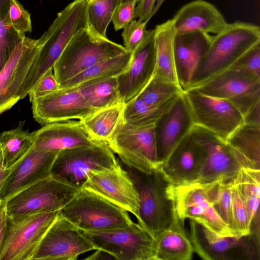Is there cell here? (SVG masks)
<instances>
[{"label": "cell", "mask_w": 260, "mask_h": 260, "mask_svg": "<svg viewBox=\"0 0 260 260\" xmlns=\"http://www.w3.org/2000/svg\"><path fill=\"white\" fill-rule=\"evenodd\" d=\"M10 0H0V72L25 34L17 31L9 17Z\"/></svg>", "instance_id": "d590c367"}, {"label": "cell", "mask_w": 260, "mask_h": 260, "mask_svg": "<svg viewBox=\"0 0 260 260\" xmlns=\"http://www.w3.org/2000/svg\"><path fill=\"white\" fill-rule=\"evenodd\" d=\"M30 102L34 118L44 125L73 119L80 120L96 111L76 88L58 89Z\"/></svg>", "instance_id": "ac0fdd59"}, {"label": "cell", "mask_w": 260, "mask_h": 260, "mask_svg": "<svg viewBox=\"0 0 260 260\" xmlns=\"http://www.w3.org/2000/svg\"><path fill=\"white\" fill-rule=\"evenodd\" d=\"M155 69L153 29L132 52L127 68L117 76L120 102L126 104L137 97L154 76Z\"/></svg>", "instance_id": "44dd1931"}, {"label": "cell", "mask_w": 260, "mask_h": 260, "mask_svg": "<svg viewBox=\"0 0 260 260\" xmlns=\"http://www.w3.org/2000/svg\"><path fill=\"white\" fill-rule=\"evenodd\" d=\"M132 180L139 198L138 223L155 240L177 215L173 186L159 168L144 173L120 162Z\"/></svg>", "instance_id": "7a4b0ae2"}, {"label": "cell", "mask_w": 260, "mask_h": 260, "mask_svg": "<svg viewBox=\"0 0 260 260\" xmlns=\"http://www.w3.org/2000/svg\"><path fill=\"white\" fill-rule=\"evenodd\" d=\"M244 123L260 127V102L252 107L244 116Z\"/></svg>", "instance_id": "7dc6e473"}, {"label": "cell", "mask_w": 260, "mask_h": 260, "mask_svg": "<svg viewBox=\"0 0 260 260\" xmlns=\"http://www.w3.org/2000/svg\"><path fill=\"white\" fill-rule=\"evenodd\" d=\"M194 125L226 141L244 121L240 111L229 102L204 94L193 88L184 92Z\"/></svg>", "instance_id": "8fae6325"}, {"label": "cell", "mask_w": 260, "mask_h": 260, "mask_svg": "<svg viewBox=\"0 0 260 260\" xmlns=\"http://www.w3.org/2000/svg\"><path fill=\"white\" fill-rule=\"evenodd\" d=\"M212 38L209 34L199 31L175 33L173 41L175 69L178 84L183 92L190 88L193 76L208 50Z\"/></svg>", "instance_id": "603a6c76"}, {"label": "cell", "mask_w": 260, "mask_h": 260, "mask_svg": "<svg viewBox=\"0 0 260 260\" xmlns=\"http://www.w3.org/2000/svg\"><path fill=\"white\" fill-rule=\"evenodd\" d=\"M132 53L126 52L100 62L61 83L59 89L75 88L89 81L117 77L127 67Z\"/></svg>", "instance_id": "4dcf8cb0"}, {"label": "cell", "mask_w": 260, "mask_h": 260, "mask_svg": "<svg viewBox=\"0 0 260 260\" xmlns=\"http://www.w3.org/2000/svg\"><path fill=\"white\" fill-rule=\"evenodd\" d=\"M89 105L98 110L121 102L117 77L94 80L76 88Z\"/></svg>", "instance_id": "d6a6232c"}, {"label": "cell", "mask_w": 260, "mask_h": 260, "mask_svg": "<svg viewBox=\"0 0 260 260\" xmlns=\"http://www.w3.org/2000/svg\"><path fill=\"white\" fill-rule=\"evenodd\" d=\"M34 133L35 147L46 151L59 152L95 142L80 120H70L46 124Z\"/></svg>", "instance_id": "cb8c5ba5"}, {"label": "cell", "mask_w": 260, "mask_h": 260, "mask_svg": "<svg viewBox=\"0 0 260 260\" xmlns=\"http://www.w3.org/2000/svg\"><path fill=\"white\" fill-rule=\"evenodd\" d=\"M190 241L194 251L206 260L230 259L229 254L233 250L244 247L243 238L222 237L203 224L190 219Z\"/></svg>", "instance_id": "484cf974"}, {"label": "cell", "mask_w": 260, "mask_h": 260, "mask_svg": "<svg viewBox=\"0 0 260 260\" xmlns=\"http://www.w3.org/2000/svg\"><path fill=\"white\" fill-rule=\"evenodd\" d=\"M120 0H89L87 1V27L101 37L107 38L106 31Z\"/></svg>", "instance_id": "8d00e7d4"}, {"label": "cell", "mask_w": 260, "mask_h": 260, "mask_svg": "<svg viewBox=\"0 0 260 260\" xmlns=\"http://www.w3.org/2000/svg\"><path fill=\"white\" fill-rule=\"evenodd\" d=\"M96 251L91 254L85 259L89 260H100V259H111L115 258L109 253L100 249H96Z\"/></svg>", "instance_id": "681fc988"}, {"label": "cell", "mask_w": 260, "mask_h": 260, "mask_svg": "<svg viewBox=\"0 0 260 260\" xmlns=\"http://www.w3.org/2000/svg\"><path fill=\"white\" fill-rule=\"evenodd\" d=\"M10 171V169H6L4 165L3 154L0 147V191Z\"/></svg>", "instance_id": "f907efd6"}, {"label": "cell", "mask_w": 260, "mask_h": 260, "mask_svg": "<svg viewBox=\"0 0 260 260\" xmlns=\"http://www.w3.org/2000/svg\"><path fill=\"white\" fill-rule=\"evenodd\" d=\"M9 17L11 24L19 32L25 34L31 31L30 15L17 0H10Z\"/></svg>", "instance_id": "7bdbcfd3"}, {"label": "cell", "mask_w": 260, "mask_h": 260, "mask_svg": "<svg viewBox=\"0 0 260 260\" xmlns=\"http://www.w3.org/2000/svg\"><path fill=\"white\" fill-rule=\"evenodd\" d=\"M119 165V160L107 144L95 142L90 145L59 152L52 164L50 177L81 189L93 172L112 169Z\"/></svg>", "instance_id": "5b68a950"}, {"label": "cell", "mask_w": 260, "mask_h": 260, "mask_svg": "<svg viewBox=\"0 0 260 260\" xmlns=\"http://www.w3.org/2000/svg\"><path fill=\"white\" fill-rule=\"evenodd\" d=\"M156 2V0H139L135 7L133 20L138 19L148 22L151 18Z\"/></svg>", "instance_id": "bcb514c9"}, {"label": "cell", "mask_w": 260, "mask_h": 260, "mask_svg": "<svg viewBox=\"0 0 260 260\" xmlns=\"http://www.w3.org/2000/svg\"><path fill=\"white\" fill-rule=\"evenodd\" d=\"M59 211L17 219L8 217L0 260H31L40 242Z\"/></svg>", "instance_id": "30bf717a"}, {"label": "cell", "mask_w": 260, "mask_h": 260, "mask_svg": "<svg viewBox=\"0 0 260 260\" xmlns=\"http://www.w3.org/2000/svg\"><path fill=\"white\" fill-rule=\"evenodd\" d=\"M95 250L81 231L60 213L40 242L31 260H76Z\"/></svg>", "instance_id": "4fadbf2b"}, {"label": "cell", "mask_w": 260, "mask_h": 260, "mask_svg": "<svg viewBox=\"0 0 260 260\" xmlns=\"http://www.w3.org/2000/svg\"><path fill=\"white\" fill-rule=\"evenodd\" d=\"M139 0H120V3L124 2H131V3H137Z\"/></svg>", "instance_id": "f5cc1de1"}, {"label": "cell", "mask_w": 260, "mask_h": 260, "mask_svg": "<svg viewBox=\"0 0 260 260\" xmlns=\"http://www.w3.org/2000/svg\"><path fill=\"white\" fill-rule=\"evenodd\" d=\"M231 68L241 70L260 79V43L247 51Z\"/></svg>", "instance_id": "b9f144b4"}, {"label": "cell", "mask_w": 260, "mask_h": 260, "mask_svg": "<svg viewBox=\"0 0 260 260\" xmlns=\"http://www.w3.org/2000/svg\"><path fill=\"white\" fill-rule=\"evenodd\" d=\"M87 1L74 0L61 11L39 39L41 47L21 88V100L25 98L40 78L60 57L72 38L87 26Z\"/></svg>", "instance_id": "6da1fadb"}, {"label": "cell", "mask_w": 260, "mask_h": 260, "mask_svg": "<svg viewBox=\"0 0 260 260\" xmlns=\"http://www.w3.org/2000/svg\"><path fill=\"white\" fill-rule=\"evenodd\" d=\"M7 218L5 202L0 201V253L5 236Z\"/></svg>", "instance_id": "c3c4849f"}, {"label": "cell", "mask_w": 260, "mask_h": 260, "mask_svg": "<svg viewBox=\"0 0 260 260\" xmlns=\"http://www.w3.org/2000/svg\"><path fill=\"white\" fill-rule=\"evenodd\" d=\"M155 260H190L193 248L177 214L155 239Z\"/></svg>", "instance_id": "4316f807"}, {"label": "cell", "mask_w": 260, "mask_h": 260, "mask_svg": "<svg viewBox=\"0 0 260 260\" xmlns=\"http://www.w3.org/2000/svg\"><path fill=\"white\" fill-rule=\"evenodd\" d=\"M127 51L124 46L92 33L87 26L69 42L53 67L60 85L89 67Z\"/></svg>", "instance_id": "277c9868"}, {"label": "cell", "mask_w": 260, "mask_h": 260, "mask_svg": "<svg viewBox=\"0 0 260 260\" xmlns=\"http://www.w3.org/2000/svg\"><path fill=\"white\" fill-rule=\"evenodd\" d=\"M175 99L162 106H153L146 104L137 96L125 104L122 122L134 126L154 125Z\"/></svg>", "instance_id": "e575fe53"}, {"label": "cell", "mask_w": 260, "mask_h": 260, "mask_svg": "<svg viewBox=\"0 0 260 260\" xmlns=\"http://www.w3.org/2000/svg\"><path fill=\"white\" fill-rule=\"evenodd\" d=\"M146 21L134 19L123 29L121 34L124 47L129 52H132L145 39L150 29H146Z\"/></svg>", "instance_id": "60d3db41"}, {"label": "cell", "mask_w": 260, "mask_h": 260, "mask_svg": "<svg viewBox=\"0 0 260 260\" xmlns=\"http://www.w3.org/2000/svg\"><path fill=\"white\" fill-rule=\"evenodd\" d=\"M86 1H89V0H86Z\"/></svg>", "instance_id": "db71d44e"}, {"label": "cell", "mask_w": 260, "mask_h": 260, "mask_svg": "<svg viewBox=\"0 0 260 260\" xmlns=\"http://www.w3.org/2000/svg\"><path fill=\"white\" fill-rule=\"evenodd\" d=\"M154 30L156 69L154 76L177 83L174 58L175 31L172 19L157 25Z\"/></svg>", "instance_id": "f1b7e54d"}, {"label": "cell", "mask_w": 260, "mask_h": 260, "mask_svg": "<svg viewBox=\"0 0 260 260\" xmlns=\"http://www.w3.org/2000/svg\"><path fill=\"white\" fill-rule=\"evenodd\" d=\"M259 43L258 26L240 21L228 23L224 29L212 36L210 47L193 76L190 88L229 69L247 51Z\"/></svg>", "instance_id": "3957f363"}, {"label": "cell", "mask_w": 260, "mask_h": 260, "mask_svg": "<svg viewBox=\"0 0 260 260\" xmlns=\"http://www.w3.org/2000/svg\"><path fill=\"white\" fill-rule=\"evenodd\" d=\"M24 122L15 128L0 134V147L6 169H11L23 157L34 144V133L23 130Z\"/></svg>", "instance_id": "1f68e13d"}, {"label": "cell", "mask_w": 260, "mask_h": 260, "mask_svg": "<svg viewBox=\"0 0 260 260\" xmlns=\"http://www.w3.org/2000/svg\"><path fill=\"white\" fill-rule=\"evenodd\" d=\"M59 88V84L54 74L53 68L50 69L40 78L28 94L29 100L31 101L35 98L44 96Z\"/></svg>", "instance_id": "ee69618b"}, {"label": "cell", "mask_w": 260, "mask_h": 260, "mask_svg": "<svg viewBox=\"0 0 260 260\" xmlns=\"http://www.w3.org/2000/svg\"><path fill=\"white\" fill-rule=\"evenodd\" d=\"M182 92L177 83L153 76L137 96L150 106H160L172 101Z\"/></svg>", "instance_id": "f35d334b"}, {"label": "cell", "mask_w": 260, "mask_h": 260, "mask_svg": "<svg viewBox=\"0 0 260 260\" xmlns=\"http://www.w3.org/2000/svg\"><path fill=\"white\" fill-rule=\"evenodd\" d=\"M205 158L204 147L190 131L175 146L159 169L173 186L197 183Z\"/></svg>", "instance_id": "d6986e66"}, {"label": "cell", "mask_w": 260, "mask_h": 260, "mask_svg": "<svg viewBox=\"0 0 260 260\" xmlns=\"http://www.w3.org/2000/svg\"><path fill=\"white\" fill-rule=\"evenodd\" d=\"M79 190L50 176L5 201L8 217L15 219L40 213L60 211Z\"/></svg>", "instance_id": "52a82bcc"}, {"label": "cell", "mask_w": 260, "mask_h": 260, "mask_svg": "<svg viewBox=\"0 0 260 260\" xmlns=\"http://www.w3.org/2000/svg\"><path fill=\"white\" fill-rule=\"evenodd\" d=\"M172 20L176 34L199 31L217 34L228 25L213 5L203 0L193 1L185 5Z\"/></svg>", "instance_id": "d4e9b609"}, {"label": "cell", "mask_w": 260, "mask_h": 260, "mask_svg": "<svg viewBox=\"0 0 260 260\" xmlns=\"http://www.w3.org/2000/svg\"><path fill=\"white\" fill-rule=\"evenodd\" d=\"M165 1V0H156L155 7L151 14V17L157 12Z\"/></svg>", "instance_id": "816d5d0a"}, {"label": "cell", "mask_w": 260, "mask_h": 260, "mask_svg": "<svg viewBox=\"0 0 260 260\" xmlns=\"http://www.w3.org/2000/svg\"><path fill=\"white\" fill-rule=\"evenodd\" d=\"M191 133L206 151L205 162L197 183H207L221 178L225 181L232 180L243 167L226 141L196 125Z\"/></svg>", "instance_id": "e0dca14e"}, {"label": "cell", "mask_w": 260, "mask_h": 260, "mask_svg": "<svg viewBox=\"0 0 260 260\" xmlns=\"http://www.w3.org/2000/svg\"><path fill=\"white\" fill-rule=\"evenodd\" d=\"M231 194L234 236L237 238L249 236L252 222L245 202L233 179L231 184Z\"/></svg>", "instance_id": "ab89813d"}, {"label": "cell", "mask_w": 260, "mask_h": 260, "mask_svg": "<svg viewBox=\"0 0 260 260\" xmlns=\"http://www.w3.org/2000/svg\"><path fill=\"white\" fill-rule=\"evenodd\" d=\"M233 181L245 202L252 222L258 213L260 170L241 168Z\"/></svg>", "instance_id": "836d02e7"}, {"label": "cell", "mask_w": 260, "mask_h": 260, "mask_svg": "<svg viewBox=\"0 0 260 260\" xmlns=\"http://www.w3.org/2000/svg\"><path fill=\"white\" fill-rule=\"evenodd\" d=\"M58 153L42 150L33 145L10 169L0 191V201H6L22 190L50 177Z\"/></svg>", "instance_id": "7402d4cb"}, {"label": "cell", "mask_w": 260, "mask_h": 260, "mask_svg": "<svg viewBox=\"0 0 260 260\" xmlns=\"http://www.w3.org/2000/svg\"><path fill=\"white\" fill-rule=\"evenodd\" d=\"M41 47L38 39L25 37L0 72V115L21 100L24 79Z\"/></svg>", "instance_id": "2e32d148"}, {"label": "cell", "mask_w": 260, "mask_h": 260, "mask_svg": "<svg viewBox=\"0 0 260 260\" xmlns=\"http://www.w3.org/2000/svg\"><path fill=\"white\" fill-rule=\"evenodd\" d=\"M120 162L144 173L160 167L158 162L154 125L134 126L122 121L108 144Z\"/></svg>", "instance_id": "9c48e42d"}, {"label": "cell", "mask_w": 260, "mask_h": 260, "mask_svg": "<svg viewBox=\"0 0 260 260\" xmlns=\"http://www.w3.org/2000/svg\"><path fill=\"white\" fill-rule=\"evenodd\" d=\"M191 88L229 102L243 117L260 102V79L236 68H230Z\"/></svg>", "instance_id": "7c38bea8"}, {"label": "cell", "mask_w": 260, "mask_h": 260, "mask_svg": "<svg viewBox=\"0 0 260 260\" xmlns=\"http://www.w3.org/2000/svg\"><path fill=\"white\" fill-rule=\"evenodd\" d=\"M194 125L190 107L183 92L154 124L157 158L160 167Z\"/></svg>", "instance_id": "ffe728a7"}, {"label": "cell", "mask_w": 260, "mask_h": 260, "mask_svg": "<svg viewBox=\"0 0 260 260\" xmlns=\"http://www.w3.org/2000/svg\"><path fill=\"white\" fill-rule=\"evenodd\" d=\"M82 188L131 213L137 219L138 218V193L132 180L120 163L114 168L93 172Z\"/></svg>", "instance_id": "9a60e30c"}, {"label": "cell", "mask_w": 260, "mask_h": 260, "mask_svg": "<svg viewBox=\"0 0 260 260\" xmlns=\"http://www.w3.org/2000/svg\"><path fill=\"white\" fill-rule=\"evenodd\" d=\"M95 250H104L117 260H155V240L139 223L95 231H81Z\"/></svg>", "instance_id": "ba28073f"}, {"label": "cell", "mask_w": 260, "mask_h": 260, "mask_svg": "<svg viewBox=\"0 0 260 260\" xmlns=\"http://www.w3.org/2000/svg\"><path fill=\"white\" fill-rule=\"evenodd\" d=\"M232 180L225 181L221 178L207 183L206 184L208 197L214 209L221 219L233 234L231 194Z\"/></svg>", "instance_id": "74e56055"}, {"label": "cell", "mask_w": 260, "mask_h": 260, "mask_svg": "<svg viewBox=\"0 0 260 260\" xmlns=\"http://www.w3.org/2000/svg\"><path fill=\"white\" fill-rule=\"evenodd\" d=\"M59 212L80 231L107 230L134 222L126 211L83 188Z\"/></svg>", "instance_id": "8992f818"}, {"label": "cell", "mask_w": 260, "mask_h": 260, "mask_svg": "<svg viewBox=\"0 0 260 260\" xmlns=\"http://www.w3.org/2000/svg\"><path fill=\"white\" fill-rule=\"evenodd\" d=\"M226 142L243 168L260 170V127L243 123Z\"/></svg>", "instance_id": "83f0119b"}, {"label": "cell", "mask_w": 260, "mask_h": 260, "mask_svg": "<svg viewBox=\"0 0 260 260\" xmlns=\"http://www.w3.org/2000/svg\"><path fill=\"white\" fill-rule=\"evenodd\" d=\"M173 193L176 212L182 222L189 218L220 236H234L214 209L208 197L206 183L173 186Z\"/></svg>", "instance_id": "5bb4252c"}, {"label": "cell", "mask_w": 260, "mask_h": 260, "mask_svg": "<svg viewBox=\"0 0 260 260\" xmlns=\"http://www.w3.org/2000/svg\"><path fill=\"white\" fill-rule=\"evenodd\" d=\"M136 3H120L116 8L112 18L115 30L123 28L133 20Z\"/></svg>", "instance_id": "f6af8a7d"}, {"label": "cell", "mask_w": 260, "mask_h": 260, "mask_svg": "<svg viewBox=\"0 0 260 260\" xmlns=\"http://www.w3.org/2000/svg\"><path fill=\"white\" fill-rule=\"evenodd\" d=\"M125 104H116L96 110L80 120L92 140L108 144L115 131L122 121Z\"/></svg>", "instance_id": "f546056e"}]
</instances>
